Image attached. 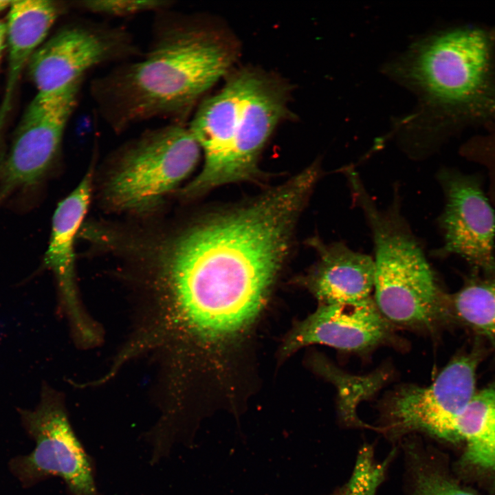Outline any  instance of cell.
<instances>
[{"label":"cell","instance_id":"1","mask_svg":"<svg viewBox=\"0 0 495 495\" xmlns=\"http://www.w3.org/2000/svg\"><path fill=\"white\" fill-rule=\"evenodd\" d=\"M302 210L292 191L277 186L177 230L122 234L123 277L149 338L188 362L232 359L264 308Z\"/></svg>","mask_w":495,"mask_h":495},{"label":"cell","instance_id":"2","mask_svg":"<svg viewBox=\"0 0 495 495\" xmlns=\"http://www.w3.org/2000/svg\"><path fill=\"white\" fill-rule=\"evenodd\" d=\"M157 22L141 59L122 63L91 84L100 116L116 132L183 114L234 61L231 45L219 35Z\"/></svg>","mask_w":495,"mask_h":495},{"label":"cell","instance_id":"3","mask_svg":"<svg viewBox=\"0 0 495 495\" xmlns=\"http://www.w3.org/2000/svg\"><path fill=\"white\" fill-rule=\"evenodd\" d=\"M494 44L481 28L450 30L413 45L390 71L430 113L495 118Z\"/></svg>","mask_w":495,"mask_h":495},{"label":"cell","instance_id":"4","mask_svg":"<svg viewBox=\"0 0 495 495\" xmlns=\"http://www.w3.org/2000/svg\"><path fill=\"white\" fill-rule=\"evenodd\" d=\"M353 202L363 212L374 245L375 302L392 324L432 331L450 312L425 252L402 214L400 197L381 208L365 189Z\"/></svg>","mask_w":495,"mask_h":495},{"label":"cell","instance_id":"5","mask_svg":"<svg viewBox=\"0 0 495 495\" xmlns=\"http://www.w3.org/2000/svg\"><path fill=\"white\" fill-rule=\"evenodd\" d=\"M201 147L189 129H148L118 148L100 188L111 210L148 214L195 168Z\"/></svg>","mask_w":495,"mask_h":495},{"label":"cell","instance_id":"6","mask_svg":"<svg viewBox=\"0 0 495 495\" xmlns=\"http://www.w3.org/2000/svg\"><path fill=\"white\" fill-rule=\"evenodd\" d=\"M21 415L36 446L30 454L12 463L18 478L29 485L56 476L64 481L70 495H100L93 459L74 430L60 393L45 386L38 406Z\"/></svg>","mask_w":495,"mask_h":495},{"label":"cell","instance_id":"7","mask_svg":"<svg viewBox=\"0 0 495 495\" xmlns=\"http://www.w3.org/2000/svg\"><path fill=\"white\" fill-rule=\"evenodd\" d=\"M444 196L437 222L443 243L432 255L463 258L472 273L495 272V211L480 173L444 168L437 175Z\"/></svg>","mask_w":495,"mask_h":495},{"label":"cell","instance_id":"8","mask_svg":"<svg viewBox=\"0 0 495 495\" xmlns=\"http://www.w3.org/2000/svg\"><path fill=\"white\" fill-rule=\"evenodd\" d=\"M82 78L50 93H36L0 166V206L15 190L38 183L54 162L77 105Z\"/></svg>","mask_w":495,"mask_h":495},{"label":"cell","instance_id":"9","mask_svg":"<svg viewBox=\"0 0 495 495\" xmlns=\"http://www.w3.org/2000/svg\"><path fill=\"white\" fill-rule=\"evenodd\" d=\"M138 52L131 34L122 28L74 22L46 39L32 56L27 69L37 93H50L82 78L96 66Z\"/></svg>","mask_w":495,"mask_h":495},{"label":"cell","instance_id":"10","mask_svg":"<svg viewBox=\"0 0 495 495\" xmlns=\"http://www.w3.org/2000/svg\"><path fill=\"white\" fill-rule=\"evenodd\" d=\"M478 357L471 353L452 360L428 386L406 385L386 402L390 426L399 431H423L459 442L456 424L476 393Z\"/></svg>","mask_w":495,"mask_h":495},{"label":"cell","instance_id":"11","mask_svg":"<svg viewBox=\"0 0 495 495\" xmlns=\"http://www.w3.org/2000/svg\"><path fill=\"white\" fill-rule=\"evenodd\" d=\"M92 171L57 206L44 261L54 274L60 306L77 346L91 349L103 341V331L84 307L78 289L74 243L87 212L92 190Z\"/></svg>","mask_w":495,"mask_h":495},{"label":"cell","instance_id":"12","mask_svg":"<svg viewBox=\"0 0 495 495\" xmlns=\"http://www.w3.org/2000/svg\"><path fill=\"white\" fill-rule=\"evenodd\" d=\"M393 325L371 297L356 302L320 305L298 322L280 349L287 357L301 347L324 344L352 352H366L390 341Z\"/></svg>","mask_w":495,"mask_h":495},{"label":"cell","instance_id":"13","mask_svg":"<svg viewBox=\"0 0 495 495\" xmlns=\"http://www.w3.org/2000/svg\"><path fill=\"white\" fill-rule=\"evenodd\" d=\"M253 71L231 77L224 87L200 105L190 127L204 154V166L181 193L192 197L222 185L229 162L244 95Z\"/></svg>","mask_w":495,"mask_h":495},{"label":"cell","instance_id":"14","mask_svg":"<svg viewBox=\"0 0 495 495\" xmlns=\"http://www.w3.org/2000/svg\"><path fill=\"white\" fill-rule=\"evenodd\" d=\"M285 111V89L253 72L243 100L222 184L250 180L258 175V157Z\"/></svg>","mask_w":495,"mask_h":495},{"label":"cell","instance_id":"15","mask_svg":"<svg viewBox=\"0 0 495 495\" xmlns=\"http://www.w3.org/2000/svg\"><path fill=\"white\" fill-rule=\"evenodd\" d=\"M318 260L300 281L320 305L356 302L370 298L374 289L373 258L345 243L313 239Z\"/></svg>","mask_w":495,"mask_h":495},{"label":"cell","instance_id":"16","mask_svg":"<svg viewBox=\"0 0 495 495\" xmlns=\"http://www.w3.org/2000/svg\"><path fill=\"white\" fill-rule=\"evenodd\" d=\"M69 8L68 2L16 0L8 10V69L0 105V142L23 70L34 52L46 40L57 19Z\"/></svg>","mask_w":495,"mask_h":495},{"label":"cell","instance_id":"17","mask_svg":"<svg viewBox=\"0 0 495 495\" xmlns=\"http://www.w3.org/2000/svg\"><path fill=\"white\" fill-rule=\"evenodd\" d=\"M456 434L465 445L462 467L495 477V380L476 392L458 419Z\"/></svg>","mask_w":495,"mask_h":495},{"label":"cell","instance_id":"18","mask_svg":"<svg viewBox=\"0 0 495 495\" xmlns=\"http://www.w3.org/2000/svg\"><path fill=\"white\" fill-rule=\"evenodd\" d=\"M449 298L450 312L495 347V272L474 274Z\"/></svg>","mask_w":495,"mask_h":495},{"label":"cell","instance_id":"19","mask_svg":"<svg viewBox=\"0 0 495 495\" xmlns=\"http://www.w3.org/2000/svg\"><path fill=\"white\" fill-rule=\"evenodd\" d=\"M386 468V463L377 461L373 449L364 446L358 454L349 479L331 495H376Z\"/></svg>","mask_w":495,"mask_h":495},{"label":"cell","instance_id":"20","mask_svg":"<svg viewBox=\"0 0 495 495\" xmlns=\"http://www.w3.org/2000/svg\"><path fill=\"white\" fill-rule=\"evenodd\" d=\"M70 8L92 14L124 17L147 12H161L170 6L167 0H81L69 1Z\"/></svg>","mask_w":495,"mask_h":495},{"label":"cell","instance_id":"21","mask_svg":"<svg viewBox=\"0 0 495 495\" xmlns=\"http://www.w3.org/2000/svg\"><path fill=\"white\" fill-rule=\"evenodd\" d=\"M467 160L482 166L487 179V195L495 208V126L481 136L473 138L460 150Z\"/></svg>","mask_w":495,"mask_h":495},{"label":"cell","instance_id":"22","mask_svg":"<svg viewBox=\"0 0 495 495\" xmlns=\"http://www.w3.org/2000/svg\"><path fill=\"white\" fill-rule=\"evenodd\" d=\"M414 495H476L437 470L421 468L415 474Z\"/></svg>","mask_w":495,"mask_h":495},{"label":"cell","instance_id":"23","mask_svg":"<svg viewBox=\"0 0 495 495\" xmlns=\"http://www.w3.org/2000/svg\"><path fill=\"white\" fill-rule=\"evenodd\" d=\"M6 47H7L6 21H0V62Z\"/></svg>","mask_w":495,"mask_h":495},{"label":"cell","instance_id":"24","mask_svg":"<svg viewBox=\"0 0 495 495\" xmlns=\"http://www.w3.org/2000/svg\"><path fill=\"white\" fill-rule=\"evenodd\" d=\"M14 1L12 0H0V12L4 10H9L13 5Z\"/></svg>","mask_w":495,"mask_h":495}]
</instances>
